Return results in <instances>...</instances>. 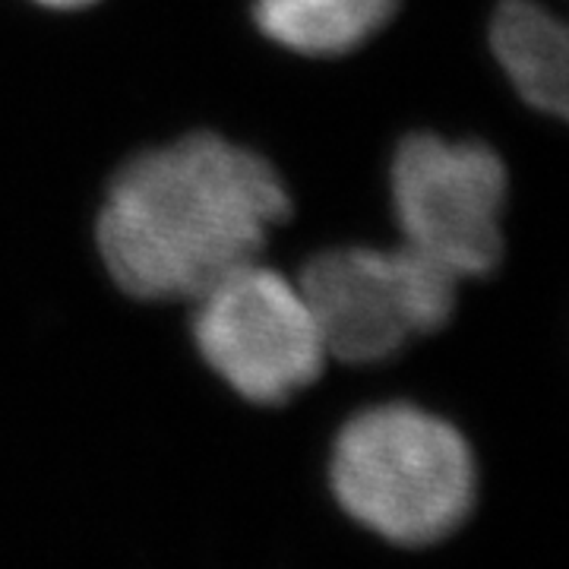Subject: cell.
I'll return each instance as SVG.
<instances>
[{"instance_id": "6da1fadb", "label": "cell", "mask_w": 569, "mask_h": 569, "mask_svg": "<svg viewBox=\"0 0 569 569\" xmlns=\"http://www.w3.org/2000/svg\"><path fill=\"white\" fill-rule=\"evenodd\" d=\"M291 197L263 156L219 133L146 149L108 183L96 244L114 284L140 301H190L260 260Z\"/></svg>"}, {"instance_id": "5b68a950", "label": "cell", "mask_w": 569, "mask_h": 569, "mask_svg": "<svg viewBox=\"0 0 569 569\" xmlns=\"http://www.w3.org/2000/svg\"><path fill=\"white\" fill-rule=\"evenodd\" d=\"M389 190L402 244L459 282L481 279L503 260L509 174L490 146L411 133L392 156Z\"/></svg>"}, {"instance_id": "277c9868", "label": "cell", "mask_w": 569, "mask_h": 569, "mask_svg": "<svg viewBox=\"0 0 569 569\" xmlns=\"http://www.w3.org/2000/svg\"><path fill=\"white\" fill-rule=\"evenodd\" d=\"M298 284L326 355L365 367L389 361L408 342L443 329L456 313L462 282L399 244L323 250L305 266Z\"/></svg>"}, {"instance_id": "8992f818", "label": "cell", "mask_w": 569, "mask_h": 569, "mask_svg": "<svg viewBox=\"0 0 569 569\" xmlns=\"http://www.w3.org/2000/svg\"><path fill=\"white\" fill-rule=\"evenodd\" d=\"M490 51L519 99L553 118L567 114V26L535 0H500L490 20Z\"/></svg>"}, {"instance_id": "ba28073f", "label": "cell", "mask_w": 569, "mask_h": 569, "mask_svg": "<svg viewBox=\"0 0 569 569\" xmlns=\"http://www.w3.org/2000/svg\"><path fill=\"white\" fill-rule=\"evenodd\" d=\"M32 3L48 7V10H82V7H89L96 0H32Z\"/></svg>"}, {"instance_id": "7a4b0ae2", "label": "cell", "mask_w": 569, "mask_h": 569, "mask_svg": "<svg viewBox=\"0 0 569 569\" xmlns=\"http://www.w3.org/2000/svg\"><path fill=\"white\" fill-rule=\"evenodd\" d=\"M323 485L355 529L396 550H427L471 519L481 462L466 430L440 411L380 402L332 433Z\"/></svg>"}, {"instance_id": "3957f363", "label": "cell", "mask_w": 569, "mask_h": 569, "mask_svg": "<svg viewBox=\"0 0 569 569\" xmlns=\"http://www.w3.org/2000/svg\"><path fill=\"white\" fill-rule=\"evenodd\" d=\"M190 301L193 346L238 399L284 406L323 377L329 355L298 279L250 260Z\"/></svg>"}, {"instance_id": "52a82bcc", "label": "cell", "mask_w": 569, "mask_h": 569, "mask_svg": "<svg viewBox=\"0 0 569 569\" xmlns=\"http://www.w3.org/2000/svg\"><path fill=\"white\" fill-rule=\"evenodd\" d=\"M399 0H253L266 39L305 58H342L373 39Z\"/></svg>"}]
</instances>
